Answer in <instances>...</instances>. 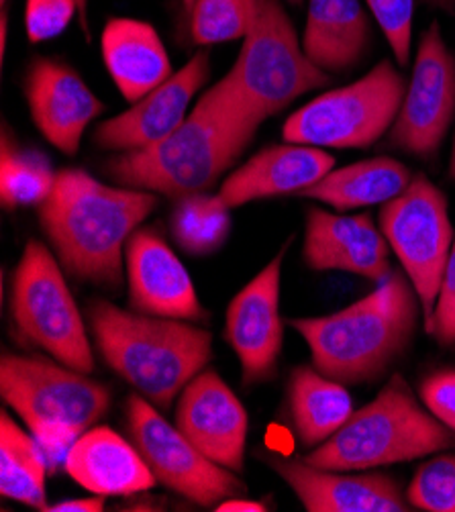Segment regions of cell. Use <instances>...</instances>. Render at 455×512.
Listing matches in <instances>:
<instances>
[{
	"label": "cell",
	"instance_id": "4fadbf2b",
	"mask_svg": "<svg viewBox=\"0 0 455 512\" xmlns=\"http://www.w3.org/2000/svg\"><path fill=\"white\" fill-rule=\"evenodd\" d=\"M211 76V54H196L164 84L145 94L125 113L103 121L92 135L98 149L131 153L156 145L174 133L188 117V107Z\"/></svg>",
	"mask_w": 455,
	"mask_h": 512
},
{
	"label": "cell",
	"instance_id": "8fae6325",
	"mask_svg": "<svg viewBox=\"0 0 455 512\" xmlns=\"http://www.w3.org/2000/svg\"><path fill=\"white\" fill-rule=\"evenodd\" d=\"M127 425L156 480L186 500L211 508L247 490L231 470L211 462L139 392L127 400Z\"/></svg>",
	"mask_w": 455,
	"mask_h": 512
},
{
	"label": "cell",
	"instance_id": "74e56055",
	"mask_svg": "<svg viewBox=\"0 0 455 512\" xmlns=\"http://www.w3.org/2000/svg\"><path fill=\"white\" fill-rule=\"evenodd\" d=\"M425 3L429 7H435V9H441L445 13H453L455 9V0H425Z\"/></svg>",
	"mask_w": 455,
	"mask_h": 512
},
{
	"label": "cell",
	"instance_id": "f1b7e54d",
	"mask_svg": "<svg viewBox=\"0 0 455 512\" xmlns=\"http://www.w3.org/2000/svg\"><path fill=\"white\" fill-rule=\"evenodd\" d=\"M190 37L200 47L243 39L247 29V0H194Z\"/></svg>",
	"mask_w": 455,
	"mask_h": 512
},
{
	"label": "cell",
	"instance_id": "1f68e13d",
	"mask_svg": "<svg viewBox=\"0 0 455 512\" xmlns=\"http://www.w3.org/2000/svg\"><path fill=\"white\" fill-rule=\"evenodd\" d=\"M78 13V0H27L25 31L31 43L62 35Z\"/></svg>",
	"mask_w": 455,
	"mask_h": 512
},
{
	"label": "cell",
	"instance_id": "277c9868",
	"mask_svg": "<svg viewBox=\"0 0 455 512\" xmlns=\"http://www.w3.org/2000/svg\"><path fill=\"white\" fill-rule=\"evenodd\" d=\"M86 319L105 362L164 411L213 357V335L186 321L123 311L107 300L90 302Z\"/></svg>",
	"mask_w": 455,
	"mask_h": 512
},
{
	"label": "cell",
	"instance_id": "f35d334b",
	"mask_svg": "<svg viewBox=\"0 0 455 512\" xmlns=\"http://www.w3.org/2000/svg\"><path fill=\"white\" fill-rule=\"evenodd\" d=\"M7 23H9V19L3 13V19H0V54H3V56L7 51Z\"/></svg>",
	"mask_w": 455,
	"mask_h": 512
},
{
	"label": "cell",
	"instance_id": "ac0fdd59",
	"mask_svg": "<svg viewBox=\"0 0 455 512\" xmlns=\"http://www.w3.org/2000/svg\"><path fill=\"white\" fill-rule=\"evenodd\" d=\"M25 98L39 133L66 156H76L88 125L105 105L66 64L37 58L25 76Z\"/></svg>",
	"mask_w": 455,
	"mask_h": 512
},
{
	"label": "cell",
	"instance_id": "30bf717a",
	"mask_svg": "<svg viewBox=\"0 0 455 512\" xmlns=\"http://www.w3.org/2000/svg\"><path fill=\"white\" fill-rule=\"evenodd\" d=\"M380 229L409 276L419 302L423 329L431 335L441 278L455 241L445 192L425 174L382 204Z\"/></svg>",
	"mask_w": 455,
	"mask_h": 512
},
{
	"label": "cell",
	"instance_id": "ffe728a7",
	"mask_svg": "<svg viewBox=\"0 0 455 512\" xmlns=\"http://www.w3.org/2000/svg\"><path fill=\"white\" fill-rule=\"evenodd\" d=\"M335 158L321 147L284 143L266 147L239 166L215 194L223 209H237L247 202L300 194L325 178Z\"/></svg>",
	"mask_w": 455,
	"mask_h": 512
},
{
	"label": "cell",
	"instance_id": "5b68a950",
	"mask_svg": "<svg viewBox=\"0 0 455 512\" xmlns=\"http://www.w3.org/2000/svg\"><path fill=\"white\" fill-rule=\"evenodd\" d=\"M453 447L455 433L419 404L407 380L394 374L372 402L353 411L305 462L337 472H366Z\"/></svg>",
	"mask_w": 455,
	"mask_h": 512
},
{
	"label": "cell",
	"instance_id": "6da1fadb",
	"mask_svg": "<svg viewBox=\"0 0 455 512\" xmlns=\"http://www.w3.org/2000/svg\"><path fill=\"white\" fill-rule=\"evenodd\" d=\"M262 123L221 78L174 133L147 149L119 153L105 172L119 186L172 198L205 192L237 162Z\"/></svg>",
	"mask_w": 455,
	"mask_h": 512
},
{
	"label": "cell",
	"instance_id": "9c48e42d",
	"mask_svg": "<svg viewBox=\"0 0 455 512\" xmlns=\"http://www.w3.org/2000/svg\"><path fill=\"white\" fill-rule=\"evenodd\" d=\"M11 321L21 343L35 345L60 364L94 372V355L78 304L54 253L31 239L13 274Z\"/></svg>",
	"mask_w": 455,
	"mask_h": 512
},
{
	"label": "cell",
	"instance_id": "4316f807",
	"mask_svg": "<svg viewBox=\"0 0 455 512\" xmlns=\"http://www.w3.org/2000/svg\"><path fill=\"white\" fill-rule=\"evenodd\" d=\"M56 174L49 160L39 151H27L11 143L3 133L0 145V202L7 211L39 204L49 196Z\"/></svg>",
	"mask_w": 455,
	"mask_h": 512
},
{
	"label": "cell",
	"instance_id": "d6a6232c",
	"mask_svg": "<svg viewBox=\"0 0 455 512\" xmlns=\"http://www.w3.org/2000/svg\"><path fill=\"white\" fill-rule=\"evenodd\" d=\"M431 335L439 345L455 347V241L441 278Z\"/></svg>",
	"mask_w": 455,
	"mask_h": 512
},
{
	"label": "cell",
	"instance_id": "52a82bcc",
	"mask_svg": "<svg viewBox=\"0 0 455 512\" xmlns=\"http://www.w3.org/2000/svg\"><path fill=\"white\" fill-rule=\"evenodd\" d=\"M225 78L245 105L266 121L302 94L329 84L333 76L307 58L280 0H247L243 45Z\"/></svg>",
	"mask_w": 455,
	"mask_h": 512
},
{
	"label": "cell",
	"instance_id": "d590c367",
	"mask_svg": "<svg viewBox=\"0 0 455 512\" xmlns=\"http://www.w3.org/2000/svg\"><path fill=\"white\" fill-rule=\"evenodd\" d=\"M217 512H266L268 506L254 500H243L241 496L227 498L215 506Z\"/></svg>",
	"mask_w": 455,
	"mask_h": 512
},
{
	"label": "cell",
	"instance_id": "e0dca14e",
	"mask_svg": "<svg viewBox=\"0 0 455 512\" xmlns=\"http://www.w3.org/2000/svg\"><path fill=\"white\" fill-rule=\"evenodd\" d=\"M125 264L133 311L178 321L207 317L190 274L154 229H139L129 237Z\"/></svg>",
	"mask_w": 455,
	"mask_h": 512
},
{
	"label": "cell",
	"instance_id": "f546056e",
	"mask_svg": "<svg viewBox=\"0 0 455 512\" xmlns=\"http://www.w3.org/2000/svg\"><path fill=\"white\" fill-rule=\"evenodd\" d=\"M407 500L425 512H455V455L439 451L415 472Z\"/></svg>",
	"mask_w": 455,
	"mask_h": 512
},
{
	"label": "cell",
	"instance_id": "60d3db41",
	"mask_svg": "<svg viewBox=\"0 0 455 512\" xmlns=\"http://www.w3.org/2000/svg\"><path fill=\"white\" fill-rule=\"evenodd\" d=\"M192 5H194V0H182V7H184V11L190 15V11H192Z\"/></svg>",
	"mask_w": 455,
	"mask_h": 512
},
{
	"label": "cell",
	"instance_id": "cb8c5ba5",
	"mask_svg": "<svg viewBox=\"0 0 455 512\" xmlns=\"http://www.w3.org/2000/svg\"><path fill=\"white\" fill-rule=\"evenodd\" d=\"M413 172L394 158H372L343 168H333L298 198H313L329 204L335 211L374 207L396 198L413 182Z\"/></svg>",
	"mask_w": 455,
	"mask_h": 512
},
{
	"label": "cell",
	"instance_id": "4dcf8cb0",
	"mask_svg": "<svg viewBox=\"0 0 455 512\" xmlns=\"http://www.w3.org/2000/svg\"><path fill=\"white\" fill-rule=\"evenodd\" d=\"M364 3L382 29L396 64L400 68H407L413 49V21L417 0H364Z\"/></svg>",
	"mask_w": 455,
	"mask_h": 512
},
{
	"label": "cell",
	"instance_id": "e575fe53",
	"mask_svg": "<svg viewBox=\"0 0 455 512\" xmlns=\"http://www.w3.org/2000/svg\"><path fill=\"white\" fill-rule=\"evenodd\" d=\"M105 510V496L94 494L92 498H74L64 500L58 504H49L45 512H103Z\"/></svg>",
	"mask_w": 455,
	"mask_h": 512
},
{
	"label": "cell",
	"instance_id": "603a6c76",
	"mask_svg": "<svg viewBox=\"0 0 455 512\" xmlns=\"http://www.w3.org/2000/svg\"><path fill=\"white\" fill-rule=\"evenodd\" d=\"M372 21L362 0H309L302 49L325 74H347L368 54Z\"/></svg>",
	"mask_w": 455,
	"mask_h": 512
},
{
	"label": "cell",
	"instance_id": "5bb4252c",
	"mask_svg": "<svg viewBox=\"0 0 455 512\" xmlns=\"http://www.w3.org/2000/svg\"><path fill=\"white\" fill-rule=\"evenodd\" d=\"M286 245L229 304L225 337L241 364L243 382L260 384L276 374L284 325L280 319V280Z\"/></svg>",
	"mask_w": 455,
	"mask_h": 512
},
{
	"label": "cell",
	"instance_id": "ba28073f",
	"mask_svg": "<svg viewBox=\"0 0 455 512\" xmlns=\"http://www.w3.org/2000/svg\"><path fill=\"white\" fill-rule=\"evenodd\" d=\"M407 82L392 62L382 60L366 76L329 90L292 113L282 137L286 143L321 149H366L394 125Z\"/></svg>",
	"mask_w": 455,
	"mask_h": 512
},
{
	"label": "cell",
	"instance_id": "7c38bea8",
	"mask_svg": "<svg viewBox=\"0 0 455 512\" xmlns=\"http://www.w3.org/2000/svg\"><path fill=\"white\" fill-rule=\"evenodd\" d=\"M455 117V58L433 21L421 35L390 143L409 156L429 160L441 149Z\"/></svg>",
	"mask_w": 455,
	"mask_h": 512
},
{
	"label": "cell",
	"instance_id": "d6986e66",
	"mask_svg": "<svg viewBox=\"0 0 455 512\" xmlns=\"http://www.w3.org/2000/svg\"><path fill=\"white\" fill-rule=\"evenodd\" d=\"M388 251L390 245L370 215H335L323 209L307 213L302 260L311 270L349 272L380 284L392 274Z\"/></svg>",
	"mask_w": 455,
	"mask_h": 512
},
{
	"label": "cell",
	"instance_id": "ab89813d",
	"mask_svg": "<svg viewBox=\"0 0 455 512\" xmlns=\"http://www.w3.org/2000/svg\"><path fill=\"white\" fill-rule=\"evenodd\" d=\"M449 178L455 182V141H453V149H451V158H449Z\"/></svg>",
	"mask_w": 455,
	"mask_h": 512
},
{
	"label": "cell",
	"instance_id": "8992f818",
	"mask_svg": "<svg viewBox=\"0 0 455 512\" xmlns=\"http://www.w3.org/2000/svg\"><path fill=\"white\" fill-rule=\"evenodd\" d=\"M0 394L39 441L52 470L66 464L72 445L107 415L111 404L105 384L39 355L5 353Z\"/></svg>",
	"mask_w": 455,
	"mask_h": 512
},
{
	"label": "cell",
	"instance_id": "836d02e7",
	"mask_svg": "<svg viewBox=\"0 0 455 512\" xmlns=\"http://www.w3.org/2000/svg\"><path fill=\"white\" fill-rule=\"evenodd\" d=\"M427 411L455 433V370L435 372L421 384Z\"/></svg>",
	"mask_w": 455,
	"mask_h": 512
},
{
	"label": "cell",
	"instance_id": "8d00e7d4",
	"mask_svg": "<svg viewBox=\"0 0 455 512\" xmlns=\"http://www.w3.org/2000/svg\"><path fill=\"white\" fill-rule=\"evenodd\" d=\"M78 19L84 33L88 35V0H78Z\"/></svg>",
	"mask_w": 455,
	"mask_h": 512
},
{
	"label": "cell",
	"instance_id": "7a4b0ae2",
	"mask_svg": "<svg viewBox=\"0 0 455 512\" xmlns=\"http://www.w3.org/2000/svg\"><path fill=\"white\" fill-rule=\"evenodd\" d=\"M154 192L107 186L84 170H62L39 204V223L58 260L78 280L119 288L129 237L154 213Z\"/></svg>",
	"mask_w": 455,
	"mask_h": 512
},
{
	"label": "cell",
	"instance_id": "b9f144b4",
	"mask_svg": "<svg viewBox=\"0 0 455 512\" xmlns=\"http://www.w3.org/2000/svg\"><path fill=\"white\" fill-rule=\"evenodd\" d=\"M286 3H290V5H294V7H298L300 3H302V0H286Z\"/></svg>",
	"mask_w": 455,
	"mask_h": 512
},
{
	"label": "cell",
	"instance_id": "3957f363",
	"mask_svg": "<svg viewBox=\"0 0 455 512\" xmlns=\"http://www.w3.org/2000/svg\"><path fill=\"white\" fill-rule=\"evenodd\" d=\"M419 296L407 274L394 272L374 292L327 317L292 319L307 341L313 366L341 382L366 384L382 378L413 343Z\"/></svg>",
	"mask_w": 455,
	"mask_h": 512
},
{
	"label": "cell",
	"instance_id": "7402d4cb",
	"mask_svg": "<svg viewBox=\"0 0 455 512\" xmlns=\"http://www.w3.org/2000/svg\"><path fill=\"white\" fill-rule=\"evenodd\" d=\"M100 49L109 76L131 105L174 74L160 33L145 21L109 19L100 35Z\"/></svg>",
	"mask_w": 455,
	"mask_h": 512
},
{
	"label": "cell",
	"instance_id": "2e32d148",
	"mask_svg": "<svg viewBox=\"0 0 455 512\" xmlns=\"http://www.w3.org/2000/svg\"><path fill=\"white\" fill-rule=\"evenodd\" d=\"M176 427L211 462L231 472L243 470L247 411L217 372H200L184 386L176 406Z\"/></svg>",
	"mask_w": 455,
	"mask_h": 512
},
{
	"label": "cell",
	"instance_id": "9a60e30c",
	"mask_svg": "<svg viewBox=\"0 0 455 512\" xmlns=\"http://www.w3.org/2000/svg\"><path fill=\"white\" fill-rule=\"evenodd\" d=\"M309 512H409L413 506L396 480L382 472H337L305 457H266Z\"/></svg>",
	"mask_w": 455,
	"mask_h": 512
},
{
	"label": "cell",
	"instance_id": "83f0119b",
	"mask_svg": "<svg viewBox=\"0 0 455 512\" xmlns=\"http://www.w3.org/2000/svg\"><path fill=\"white\" fill-rule=\"evenodd\" d=\"M170 229L180 249L190 255H209L227 241L231 215L217 204L215 194H188L178 200Z\"/></svg>",
	"mask_w": 455,
	"mask_h": 512
},
{
	"label": "cell",
	"instance_id": "d4e9b609",
	"mask_svg": "<svg viewBox=\"0 0 455 512\" xmlns=\"http://www.w3.org/2000/svg\"><path fill=\"white\" fill-rule=\"evenodd\" d=\"M290 417L302 447L315 449L333 437L353 415L345 384L321 374L315 366H298L288 382Z\"/></svg>",
	"mask_w": 455,
	"mask_h": 512
},
{
	"label": "cell",
	"instance_id": "484cf974",
	"mask_svg": "<svg viewBox=\"0 0 455 512\" xmlns=\"http://www.w3.org/2000/svg\"><path fill=\"white\" fill-rule=\"evenodd\" d=\"M47 459L39 441L23 431L7 411L0 415V492L5 498L45 510Z\"/></svg>",
	"mask_w": 455,
	"mask_h": 512
},
{
	"label": "cell",
	"instance_id": "44dd1931",
	"mask_svg": "<svg viewBox=\"0 0 455 512\" xmlns=\"http://www.w3.org/2000/svg\"><path fill=\"white\" fill-rule=\"evenodd\" d=\"M64 468L76 484L98 496H131L158 482L137 445L109 427H92L80 435Z\"/></svg>",
	"mask_w": 455,
	"mask_h": 512
},
{
	"label": "cell",
	"instance_id": "7bdbcfd3",
	"mask_svg": "<svg viewBox=\"0 0 455 512\" xmlns=\"http://www.w3.org/2000/svg\"><path fill=\"white\" fill-rule=\"evenodd\" d=\"M0 3H3V7L9 3V0H0Z\"/></svg>",
	"mask_w": 455,
	"mask_h": 512
}]
</instances>
